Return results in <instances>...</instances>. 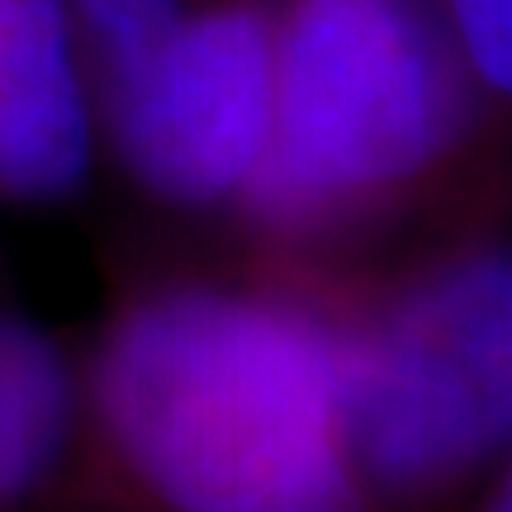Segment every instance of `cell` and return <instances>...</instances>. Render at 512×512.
Here are the masks:
<instances>
[{
	"instance_id": "5",
	"label": "cell",
	"mask_w": 512,
	"mask_h": 512,
	"mask_svg": "<svg viewBox=\"0 0 512 512\" xmlns=\"http://www.w3.org/2000/svg\"><path fill=\"white\" fill-rule=\"evenodd\" d=\"M91 171V95L67 0H0V195L62 204Z\"/></svg>"
},
{
	"instance_id": "2",
	"label": "cell",
	"mask_w": 512,
	"mask_h": 512,
	"mask_svg": "<svg viewBox=\"0 0 512 512\" xmlns=\"http://www.w3.org/2000/svg\"><path fill=\"white\" fill-rule=\"evenodd\" d=\"M470 81L441 0H275L271 133L242 209L280 242L384 214L456 152Z\"/></svg>"
},
{
	"instance_id": "9",
	"label": "cell",
	"mask_w": 512,
	"mask_h": 512,
	"mask_svg": "<svg viewBox=\"0 0 512 512\" xmlns=\"http://www.w3.org/2000/svg\"><path fill=\"white\" fill-rule=\"evenodd\" d=\"M475 512H512V479H508V460L494 465V475H484Z\"/></svg>"
},
{
	"instance_id": "4",
	"label": "cell",
	"mask_w": 512,
	"mask_h": 512,
	"mask_svg": "<svg viewBox=\"0 0 512 512\" xmlns=\"http://www.w3.org/2000/svg\"><path fill=\"white\" fill-rule=\"evenodd\" d=\"M271 62L275 0H190L100 86L124 171L181 209L242 200L271 133Z\"/></svg>"
},
{
	"instance_id": "6",
	"label": "cell",
	"mask_w": 512,
	"mask_h": 512,
	"mask_svg": "<svg viewBox=\"0 0 512 512\" xmlns=\"http://www.w3.org/2000/svg\"><path fill=\"white\" fill-rule=\"evenodd\" d=\"M81 384L43 328L0 309V512L34 503L72 451Z\"/></svg>"
},
{
	"instance_id": "1",
	"label": "cell",
	"mask_w": 512,
	"mask_h": 512,
	"mask_svg": "<svg viewBox=\"0 0 512 512\" xmlns=\"http://www.w3.org/2000/svg\"><path fill=\"white\" fill-rule=\"evenodd\" d=\"M110 465L157 512H375L351 465L323 290L162 280L91 361Z\"/></svg>"
},
{
	"instance_id": "3",
	"label": "cell",
	"mask_w": 512,
	"mask_h": 512,
	"mask_svg": "<svg viewBox=\"0 0 512 512\" xmlns=\"http://www.w3.org/2000/svg\"><path fill=\"white\" fill-rule=\"evenodd\" d=\"M351 465L375 503L432 508L494 475L512 432V256L460 242L394 285L323 294Z\"/></svg>"
},
{
	"instance_id": "7",
	"label": "cell",
	"mask_w": 512,
	"mask_h": 512,
	"mask_svg": "<svg viewBox=\"0 0 512 512\" xmlns=\"http://www.w3.org/2000/svg\"><path fill=\"white\" fill-rule=\"evenodd\" d=\"M76 43L91 53L100 86L128 72L157 38L181 19L190 0H67Z\"/></svg>"
},
{
	"instance_id": "8",
	"label": "cell",
	"mask_w": 512,
	"mask_h": 512,
	"mask_svg": "<svg viewBox=\"0 0 512 512\" xmlns=\"http://www.w3.org/2000/svg\"><path fill=\"white\" fill-rule=\"evenodd\" d=\"M441 15L479 91L508 95L512 86V0H441Z\"/></svg>"
}]
</instances>
